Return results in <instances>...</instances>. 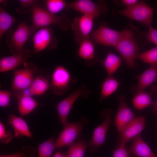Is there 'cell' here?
Wrapping results in <instances>:
<instances>
[{"instance_id": "obj_1", "label": "cell", "mask_w": 157, "mask_h": 157, "mask_svg": "<svg viewBox=\"0 0 157 157\" xmlns=\"http://www.w3.org/2000/svg\"><path fill=\"white\" fill-rule=\"evenodd\" d=\"M123 35L114 47L121 55L127 66L133 69L137 64L135 60L137 54L148 42L144 33H141L133 25H129L124 30Z\"/></svg>"}, {"instance_id": "obj_11", "label": "cell", "mask_w": 157, "mask_h": 157, "mask_svg": "<svg viewBox=\"0 0 157 157\" xmlns=\"http://www.w3.org/2000/svg\"><path fill=\"white\" fill-rule=\"evenodd\" d=\"M35 53L39 52L45 49H56L57 40L52 29L48 27L42 28L32 37Z\"/></svg>"}, {"instance_id": "obj_9", "label": "cell", "mask_w": 157, "mask_h": 157, "mask_svg": "<svg viewBox=\"0 0 157 157\" xmlns=\"http://www.w3.org/2000/svg\"><path fill=\"white\" fill-rule=\"evenodd\" d=\"M113 111L111 109L102 110L100 116L103 119V122L94 129L92 137L88 147L92 152L98 151L105 143L107 131L111 122Z\"/></svg>"}, {"instance_id": "obj_18", "label": "cell", "mask_w": 157, "mask_h": 157, "mask_svg": "<svg viewBox=\"0 0 157 157\" xmlns=\"http://www.w3.org/2000/svg\"><path fill=\"white\" fill-rule=\"evenodd\" d=\"M13 96L17 99L18 110L22 116L29 114L40 105L31 96L26 94L23 90L14 91Z\"/></svg>"}, {"instance_id": "obj_2", "label": "cell", "mask_w": 157, "mask_h": 157, "mask_svg": "<svg viewBox=\"0 0 157 157\" xmlns=\"http://www.w3.org/2000/svg\"><path fill=\"white\" fill-rule=\"evenodd\" d=\"M32 23L30 25L33 33L38 29L56 24L63 31L68 28L71 22L65 15L59 16L49 12L41 6L32 4L31 6Z\"/></svg>"}, {"instance_id": "obj_15", "label": "cell", "mask_w": 157, "mask_h": 157, "mask_svg": "<svg viewBox=\"0 0 157 157\" xmlns=\"http://www.w3.org/2000/svg\"><path fill=\"white\" fill-rule=\"evenodd\" d=\"M31 55V51L24 48L22 50L11 56L1 58L0 59V72L2 73L15 69L26 62Z\"/></svg>"}, {"instance_id": "obj_37", "label": "cell", "mask_w": 157, "mask_h": 157, "mask_svg": "<svg viewBox=\"0 0 157 157\" xmlns=\"http://www.w3.org/2000/svg\"><path fill=\"white\" fill-rule=\"evenodd\" d=\"M21 7L27 8L29 6L33 4L34 1L33 0H20L19 1Z\"/></svg>"}, {"instance_id": "obj_12", "label": "cell", "mask_w": 157, "mask_h": 157, "mask_svg": "<svg viewBox=\"0 0 157 157\" xmlns=\"http://www.w3.org/2000/svg\"><path fill=\"white\" fill-rule=\"evenodd\" d=\"M72 81L67 69L63 66H57L52 75L51 88L53 93L57 95L64 94L69 89V83Z\"/></svg>"}, {"instance_id": "obj_7", "label": "cell", "mask_w": 157, "mask_h": 157, "mask_svg": "<svg viewBox=\"0 0 157 157\" xmlns=\"http://www.w3.org/2000/svg\"><path fill=\"white\" fill-rule=\"evenodd\" d=\"M68 8L75 10L94 19L105 14L108 6L103 0L94 2L90 0H77L72 1L67 5Z\"/></svg>"}, {"instance_id": "obj_32", "label": "cell", "mask_w": 157, "mask_h": 157, "mask_svg": "<svg viewBox=\"0 0 157 157\" xmlns=\"http://www.w3.org/2000/svg\"><path fill=\"white\" fill-rule=\"evenodd\" d=\"M13 139V135L10 132L7 131L4 124L0 122V141L1 143L7 144Z\"/></svg>"}, {"instance_id": "obj_30", "label": "cell", "mask_w": 157, "mask_h": 157, "mask_svg": "<svg viewBox=\"0 0 157 157\" xmlns=\"http://www.w3.org/2000/svg\"><path fill=\"white\" fill-rule=\"evenodd\" d=\"M36 151L34 148L32 146L25 145L22 147L20 150L16 152L6 155H0V157H35Z\"/></svg>"}, {"instance_id": "obj_6", "label": "cell", "mask_w": 157, "mask_h": 157, "mask_svg": "<svg viewBox=\"0 0 157 157\" xmlns=\"http://www.w3.org/2000/svg\"><path fill=\"white\" fill-rule=\"evenodd\" d=\"M88 123L85 117L83 116L79 121L68 122L63 125L62 131L55 142V148L61 149L73 143L83 130L84 125Z\"/></svg>"}, {"instance_id": "obj_38", "label": "cell", "mask_w": 157, "mask_h": 157, "mask_svg": "<svg viewBox=\"0 0 157 157\" xmlns=\"http://www.w3.org/2000/svg\"><path fill=\"white\" fill-rule=\"evenodd\" d=\"M53 157H65V154L60 151H58L56 153Z\"/></svg>"}, {"instance_id": "obj_4", "label": "cell", "mask_w": 157, "mask_h": 157, "mask_svg": "<svg viewBox=\"0 0 157 157\" xmlns=\"http://www.w3.org/2000/svg\"><path fill=\"white\" fill-rule=\"evenodd\" d=\"M154 8L143 1H139L135 5L121 10H114L113 13L126 17L147 26L151 23Z\"/></svg>"}, {"instance_id": "obj_39", "label": "cell", "mask_w": 157, "mask_h": 157, "mask_svg": "<svg viewBox=\"0 0 157 157\" xmlns=\"http://www.w3.org/2000/svg\"><path fill=\"white\" fill-rule=\"evenodd\" d=\"M153 110L155 114H157V100L154 104Z\"/></svg>"}, {"instance_id": "obj_10", "label": "cell", "mask_w": 157, "mask_h": 157, "mask_svg": "<svg viewBox=\"0 0 157 157\" xmlns=\"http://www.w3.org/2000/svg\"><path fill=\"white\" fill-rule=\"evenodd\" d=\"M24 68L17 69L14 72L11 90L15 91L28 88L34 79V75L38 70L36 65L27 62L24 63Z\"/></svg>"}, {"instance_id": "obj_13", "label": "cell", "mask_w": 157, "mask_h": 157, "mask_svg": "<svg viewBox=\"0 0 157 157\" xmlns=\"http://www.w3.org/2000/svg\"><path fill=\"white\" fill-rule=\"evenodd\" d=\"M94 19L89 16L83 15L76 17L71 24L75 35L74 39L78 44L84 40L89 39L93 26Z\"/></svg>"}, {"instance_id": "obj_14", "label": "cell", "mask_w": 157, "mask_h": 157, "mask_svg": "<svg viewBox=\"0 0 157 157\" xmlns=\"http://www.w3.org/2000/svg\"><path fill=\"white\" fill-rule=\"evenodd\" d=\"M145 117L141 116L134 118L119 132L120 144L125 145L127 142L140 134L144 128Z\"/></svg>"}, {"instance_id": "obj_19", "label": "cell", "mask_w": 157, "mask_h": 157, "mask_svg": "<svg viewBox=\"0 0 157 157\" xmlns=\"http://www.w3.org/2000/svg\"><path fill=\"white\" fill-rule=\"evenodd\" d=\"M127 149L131 155L138 157H157L142 138L140 134L133 139L131 145Z\"/></svg>"}, {"instance_id": "obj_25", "label": "cell", "mask_w": 157, "mask_h": 157, "mask_svg": "<svg viewBox=\"0 0 157 157\" xmlns=\"http://www.w3.org/2000/svg\"><path fill=\"white\" fill-rule=\"evenodd\" d=\"M89 143L85 139L80 138L68 146L65 157H84Z\"/></svg>"}, {"instance_id": "obj_22", "label": "cell", "mask_w": 157, "mask_h": 157, "mask_svg": "<svg viewBox=\"0 0 157 157\" xmlns=\"http://www.w3.org/2000/svg\"><path fill=\"white\" fill-rule=\"evenodd\" d=\"M154 89L149 92L144 91L138 92L133 99L134 108L136 110H142L154 103L152 98V95Z\"/></svg>"}, {"instance_id": "obj_35", "label": "cell", "mask_w": 157, "mask_h": 157, "mask_svg": "<svg viewBox=\"0 0 157 157\" xmlns=\"http://www.w3.org/2000/svg\"><path fill=\"white\" fill-rule=\"evenodd\" d=\"M146 38L148 42L154 44L157 47V30L151 25L149 26L148 31L146 34Z\"/></svg>"}, {"instance_id": "obj_5", "label": "cell", "mask_w": 157, "mask_h": 157, "mask_svg": "<svg viewBox=\"0 0 157 157\" xmlns=\"http://www.w3.org/2000/svg\"><path fill=\"white\" fill-rule=\"evenodd\" d=\"M124 32V30L118 31L110 28L106 22H102L98 28L91 32V40L94 44L114 47L122 37Z\"/></svg>"}, {"instance_id": "obj_29", "label": "cell", "mask_w": 157, "mask_h": 157, "mask_svg": "<svg viewBox=\"0 0 157 157\" xmlns=\"http://www.w3.org/2000/svg\"><path fill=\"white\" fill-rule=\"evenodd\" d=\"M137 58L151 65L157 64V47L139 53L136 56Z\"/></svg>"}, {"instance_id": "obj_36", "label": "cell", "mask_w": 157, "mask_h": 157, "mask_svg": "<svg viewBox=\"0 0 157 157\" xmlns=\"http://www.w3.org/2000/svg\"><path fill=\"white\" fill-rule=\"evenodd\" d=\"M139 1L137 0H122L120 1L119 3L128 8L135 5Z\"/></svg>"}, {"instance_id": "obj_34", "label": "cell", "mask_w": 157, "mask_h": 157, "mask_svg": "<svg viewBox=\"0 0 157 157\" xmlns=\"http://www.w3.org/2000/svg\"><path fill=\"white\" fill-rule=\"evenodd\" d=\"M113 157H138L131 156L125 145L120 144L116 149L112 150Z\"/></svg>"}, {"instance_id": "obj_23", "label": "cell", "mask_w": 157, "mask_h": 157, "mask_svg": "<svg viewBox=\"0 0 157 157\" xmlns=\"http://www.w3.org/2000/svg\"><path fill=\"white\" fill-rule=\"evenodd\" d=\"M120 85L119 81L112 76H108L103 83L99 101H101L113 93Z\"/></svg>"}, {"instance_id": "obj_27", "label": "cell", "mask_w": 157, "mask_h": 157, "mask_svg": "<svg viewBox=\"0 0 157 157\" xmlns=\"http://www.w3.org/2000/svg\"><path fill=\"white\" fill-rule=\"evenodd\" d=\"M18 20L7 13L2 7L0 8V38Z\"/></svg>"}, {"instance_id": "obj_33", "label": "cell", "mask_w": 157, "mask_h": 157, "mask_svg": "<svg viewBox=\"0 0 157 157\" xmlns=\"http://www.w3.org/2000/svg\"><path fill=\"white\" fill-rule=\"evenodd\" d=\"M12 92L11 90L0 91V106L1 107H6L10 105Z\"/></svg>"}, {"instance_id": "obj_8", "label": "cell", "mask_w": 157, "mask_h": 157, "mask_svg": "<svg viewBox=\"0 0 157 157\" xmlns=\"http://www.w3.org/2000/svg\"><path fill=\"white\" fill-rule=\"evenodd\" d=\"M91 92L85 85H82L74 91L70 95L56 105V108L60 123L63 125L68 122L67 117L73 106L80 97L87 99Z\"/></svg>"}, {"instance_id": "obj_24", "label": "cell", "mask_w": 157, "mask_h": 157, "mask_svg": "<svg viewBox=\"0 0 157 157\" xmlns=\"http://www.w3.org/2000/svg\"><path fill=\"white\" fill-rule=\"evenodd\" d=\"M78 51V56L87 62L95 58L94 44L90 38L85 40L80 44Z\"/></svg>"}, {"instance_id": "obj_31", "label": "cell", "mask_w": 157, "mask_h": 157, "mask_svg": "<svg viewBox=\"0 0 157 157\" xmlns=\"http://www.w3.org/2000/svg\"><path fill=\"white\" fill-rule=\"evenodd\" d=\"M46 5L47 11L54 15L62 10L67 5L63 0H48L46 1Z\"/></svg>"}, {"instance_id": "obj_16", "label": "cell", "mask_w": 157, "mask_h": 157, "mask_svg": "<svg viewBox=\"0 0 157 157\" xmlns=\"http://www.w3.org/2000/svg\"><path fill=\"white\" fill-rule=\"evenodd\" d=\"M125 97L122 95L118 97L119 106L114 123L118 131L120 132L130 123L135 116L125 101Z\"/></svg>"}, {"instance_id": "obj_28", "label": "cell", "mask_w": 157, "mask_h": 157, "mask_svg": "<svg viewBox=\"0 0 157 157\" xmlns=\"http://www.w3.org/2000/svg\"><path fill=\"white\" fill-rule=\"evenodd\" d=\"M53 136L38 144V157H51L55 148Z\"/></svg>"}, {"instance_id": "obj_20", "label": "cell", "mask_w": 157, "mask_h": 157, "mask_svg": "<svg viewBox=\"0 0 157 157\" xmlns=\"http://www.w3.org/2000/svg\"><path fill=\"white\" fill-rule=\"evenodd\" d=\"M8 119L9 124L14 129L15 136L16 138H19L24 136L32 138V134L28 125L22 118L9 114Z\"/></svg>"}, {"instance_id": "obj_17", "label": "cell", "mask_w": 157, "mask_h": 157, "mask_svg": "<svg viewBox=\"0 0 157 157\" xmlns=\"http://www.w3.org/2000/svg\"><path fill=\"white\" fill-rule=\"evenodd\" d=\"M138 81L137 85L132 88L136 93L144 91L148 87L157 81V64L151 65L142 73L135 77Z\"/></svg>"}, {"instance_id": "obj_26", "label": "cell", "mask_w": 157, "mask_h": 157, "mask_svg": "<svg viewBox=\"0 0 157 157\" xmlns=\"http://www.w3.org/2000/svg\"><path fill=\"white\" fill-rule=\"evenodd\" d=\"M121 64V58L109 51L103 62L104 65L107 72L108 75L112 76Z\"/></svg>"}, {"instance_id": "obj_3", "label": "cell", "mask_w": 157, "mask_h": 157, "mask_svg": "<svg viewBox=\"0 0 157 157\" xmlns=\"http://www.w3.org/2000/svg\"><path fill=\"white\" fill-rule=\"evenodd\" d=\"M33 33L30 25L24 22H20L15 30L9 29L7 31L6 44L12 55L22 50L24 45Z\"/></svg>"}, {"instance_id": "obj_21", "label": "cell", "mask_w": 157, "mask_h": 157, "mask_svg": "<svg viewBox=\"0 0 157 157\" xmlns=\"http://www.w3.org/2000/svg\"><path fill=\"white\" fill-rule=\"evenodd\" d=\"M49 85L48 80L44 76H38L35 78L30 87L23 90L24 92L27 95L38 96L42 95L48 89Z\"/></svg>"}]
</instances>
